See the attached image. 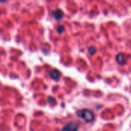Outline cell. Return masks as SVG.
Segmentation results:
<instances>
[{"instance_id": "obj_1", "label": "cell", "mask_w": 131, "mask_h": 131, "mask_svg": "<svg viewBox=\"0 0 131 131\" xmlns=\"http://www.w3.org/2000/svg\"><path fill=\"white\" fill-rule=\"evenodd\" d=\"M77 115L79 118H81L86 123H91L94 120V115L93 112L88 109H83L78 111L77 112Z\"/></svg>"}, {"instance_id": "obj_2", "label": "cell", "mask_w": 131, "mask_h": 131, "mask_svg": "<svg viewBox=\"0 0 131 131\" xmlns=\"http://www.w3.org/2000/svg\"><path fill=\"white\" fill-rule=\"evenodd\" d=\"M61 131H78V124L75 122H69L63 127Z\"/></svg>"}, {"instance_id": "obj_3", "label": "cell", "mask_w": 131, "mask_h": 131, "mask_svg": "<svg viewBox=\"0 0 131 131\" xmlns=\"http://www.w3.org/2000/svg\"><path fill=\"white\" fill-rule=\"evenodd\" d=\"M52 15H53V17H54V19H56V20H60V19L63 17L64 14H63V12H62L61 10H60V9H56V10H54V11L52 12Z\"/></svg>"}, {"instance_id": "obj_4", "label": "cell", "mask_w": 131, "mask_h": 131, "mask_svg": "<svg viewBox=\"0 0 131 131\" xmlns=\"http://www.w3.org/2000/svg\"><path fill=\"white\" fill-rule=\"evenodd\" d=\"M50 77H51V78H52L53 80L57 81V80H58V79L60 78L61 74H60V72H59L58 70L54 69V70H52V71L50 72Z\"/></svg>"}, {"instance_id": "obj_5", "label": "cell", "mask_w": 131, "mask_h": 131, "mask_svg": "<svg viewBox=\"0 0 131 131\" xmlns=\"http://www.w3.org/2000/svg\"><path fill=\"white\" fill-rule=\"evenodd\" d=\"M117 61L118 64H120L121 65L124 64V63H125V58H124V55L123 54H119L117 56Z\"/></svg>"}, {"instance_id": "obj_6", "label": "cell", "mask_w": 131, "mask_h": 131, "mask_svg": "<svg viewBox=\"0 0 131 131\" xmlns=\"http://www.w3.org/2000/svg\"><path fill=\"white\" fill-rule=\"evenodd\" d=\"M64 26H62V25L58 26V28H57V31H58V33H62V32L64 31Z\"/></svg>"}, {"instance_id": "obj_7", "label": "cell", "mask_w": 131, "mask_h": 131, "mask_svg": "<svg viewBox=\"0 0 131 131\" xmlns=\"http://www.w3.org/2000/svg\"><path fill=\"white\" fill-rule=\"evenodd\" d=\"M89 51H90V53H91V54H94V53L96 52V50H95L94 48H92V47H91V48H89Z\"/></svg>"}]
</instances>
